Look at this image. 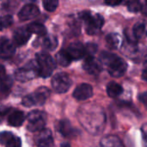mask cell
I'll use <instances>...</instances> for the list:
<instances>
[{
    "label": "cell",
    "instance_id": "cell-1",
    "mask_svg": "<svg viewBox=\"0 0 147 147\" xmlns=\"http://www.w3.org/2000/svg\"><path fill=\"white\" fill-rule=\"evenodd\" d=\"M81 123L87 130L96 134L102 130L105 123V115L101 108L87 107L81 109L79 112Z\"/></svg>",
    "mask_w": 147,
    "mask_h": 147
},
{
    "label": "cell",
    "instance_id": "cell-2",
    "mask_svg": "<svg viewBox=\"0 0 147 147\" xmlns=\"http://www.w3.org/2000/svg\"><path fill=\"white\" fill-rule=\"evenodd\" d=\"M99 61L102 66L107 68L109 75L113 78L122 77L127 69V64L123 59L109 52H102L100 54Z\"/></svg>",
    "mask_w": 147,
    "mask_h": 147
},
{
    "label": "cell",
    "instance_id": "cell-3",
    "mask_svg": "<svg viewBox=\"0 0 147 147\" xmlns=\"http://www.w3.org/2000/svg\"><path fill=\"white\" fill-rule=\"evenodd\" d=\"M35 61L38 66V76H40L42 78L50 77L56 67L55 62L52 56L45 52L38 53L36 54Z\"/></svg>",
    "mask_w": 147,
    "mask_h": 147
},
{
    "label": "cell",
    "instance_id": "cell-4",
    "mask_svg": "<svg viewBox=\"0 0 147 147\" xmlns=\"http://www.w3.org/2000/svg\"><path fill=\"white\" fill-rule=\"evenodd\" d=\"M79 17L85 22V30L89 34H97L104 24V19L101 15H93L90 11H84Z\"/></svg>",
    "mask_w": 147,
    "mask_h": 147
},
{
    "label": "cell",
    "instance_id": "cell-5",
    "mask_svg": "<svg viewBox=\"0 0 147 147\" xmlns=\"http://www.w3.org/2000/svg\"><path fill=\"white\" fill-rule=\"evenodd\" d=\"M50 96V90L47 87L38 88L33 94L28 95L22 98V103L27 108L33 106H41L43 105Z\"/></svg>",
    "mask_w": 147,
    "mask_h": 147
},
{
    "label": "cell",
    "instance_id": "cell-6",
    "mask_svg": "<svg viewBox=\"0 0 147 147\" xmlns=\"http://www.w3.org/2000/svg\"><path fill=\"white\" fill-rule=\"evenodd\" d=\"M39 75L38 66L35 60L30 61L24 67L18 69L15 73V78L17 81L25 83L34 79L36 76Z\"/></svg>",
    "mask_w": 147,
    "mask_h": 147
},
{
    "label": "cell",
    "instance_id": "cell-7",
    "mask_svg": "<svg viewBox=\"0 0 147 147\" xmlns=\"http://www.w3.org/2000/svg\"><path fill=\"white\" fill-rule=\"evenodd\" d=\"M47 116L42 111L33 110L28 115V130L30 132H38L44 128Z\"/></svg>",
    "mask_w": 147,
    "mask_h": 147
},
{
    "label": "cell",
    "instance_id": "cell-8",
    "mask_svg": "<svg viewBox=\"0 0 147 147\" xmlns=\"http://www.w3.org/2000/svg\"><path fill=\"white\" fill-rule=\"evenodd\" d=\"M71 85V80L68 74L65 72H59L53 76L52 79V86L53 90L58 93L66 92Z\"/></svg>",
    "mask_w": 147,
    "mask_h": 147
},
{
    "label": "cell",
    "instance_id": "cell-9",
    "mask_svg": "<svg viewBox=\"0 0 147 147\" xmlns=\"http://www.w3.org/2000/svg\"><path fill=\"white\" fill-rule=\"evenodd\" d=\"M83 68L90 75H98L102 69L100 61L96 60L92 55H89L85 59L83 64Z\"/></svg>",
    "mask_w": 147,
    "mask_h": 147
},
{
    "label": "cell",
    "instance_id": "cell-10",
    "mask_svg": "<svg viewBox=\"0 0 147 147\" xmlns=\"http://www.w3.org/2000/svg\"><path fill=\"white\" fill-rule=\"evenodd\" d=\"M39 133L35 136V143L38 146H53V138L52 132L49 129L42 128L38 131Z\"/></svg>",
    "mask_w": 147,
    "mask_h": 147
},
{
    "label": "cell",
    "instance_id": "cell-11",
    "mask_svg": "<svg viewBox=\"0 0 147 147\" xmlns=\"http://www.w3.org/2000/svg\"><path fill=\"white\" fill-rule=\"evenodd\" d=\"M93 96V88L89 84L78 85L73 91V97L78 101H84Z\"/></svg>",
    "mask_w": 147,
    "mask_h": 147
},
{
    "label": "cell",
    "instance_id": "cell-12",
    "mask_svg": "<svg viewBox=\"0 0 147 147\" xmlns=\"http://www.w3.org/2000/svg\"><path fill=\"white\" fill-rule=\"evenodd\" d=\"M40 13L38 7L33 3L24 5L18 13V17L21 21H28L37 16Z\"/></svg>",
    "mask_w": 147,
    "mask_h": 147
},
{
    "label": "cell",
    "instance_id": "cell-13",
    "mask_svg": "<svg viewBox=\"0 0 147 147\" xmlns=\"http://www.w3.org/2000/svg\"><path fill=\"white\" fill-rule=\"evenodd\" d=\"M0 144L7 147L21 146L22 142L20 138L15 136L10 132H1L0 133Z\"/></svg>",
    "mask_w": 147,
    "mask_h": 147
},
{
    "label": "cell",
    "instance_id": "cell-14",
    "mask_svg": "<svg viewBox=\"0 0 147 147\" xmlns=\"http://www.w3.org/2000/svg\"><path fill=\"white\" fill-rule=\"evenodd\" d=\"M67 53L71 56V59H81L84 57L85 55V48L83 46L82 43L80 42H74L71 43L68 48H67Z\"/></svg>",
    "mask_w": 147,
    "mask_h": 147
},
{
    "label": "cell",
    "instance_id": "cell-15",
    "mask_svg": "<svg viewBox=\"0 0 147 147\" xmlns=\"http://www.w3.org/2000/svg\"><path fill=\"white\" fill-rule=\"evenodd\" d=\"M30 36H31V33L28 30V28H17L14 32L13 40L16 46L20 47V46L25 45L28 41Z\"/></svg>",
    "mask_w": 147,
    "mask_h": 147
},
{
    "label": "cell",
    "instance_id": "cell-16",
    "mask_svg": "<svg viewBox=\"0 0 147 147\" xmlns=\"http://www.w3.org/2000/svg\"><path fill=\"white\" fill-rule=\"evenodd\" d=\"M15 45L8 39H3L0 42V55L3 58H9L15 53Z\"/></svg>",
    "mask_w": 147,
    "mask_h": 147
},
{
    "label": "cell",
    "instance_id": "cell-17",
    "mask_svg": "<svg viewBox=\"0 0 147 147\" xmlns=\"http://www.w3.org/2000/svg\"><path fill=\"white\" fill-rule=\"evenodd\" d=\"M25 121V115L22 111L16 110L10 114L8 122L12 127H21Z\"/></svg>",
    "mask_w": 147,
    "mask_h": 147
},
{
    "label": "cell",
    "instance_id": "cell-18",
    "mask_svg": "<svg viewBox=\"0 0 147 147\" xmlns=\"http://www.w3.org/2000/svg\"><path fill=\"white\" fill-rule=\"evenodd\" d=\"M40 46L46 50L53 51L58 46V39L54 35L45 36L40 42Z\"/></svg>",
    "mask_w": 147,
    "mask_h": 147
},
{
    "label": "cell",
    "instance_id": "cell-19",
    "mask_svg": "<svg viewBox=\"0 0 147 147\" xmlns=\"http://www.w3.org/2000/svg\"><path fill=\"white\" fill-rule=\"evenodd\" d=\"M123 92V88L121 84L116 82H110L107 85V93L109 96L112 98L118 97Z\"/></svg>",
    "mask_w": 147,
    "mask_h": 147
},
{
    "label": "cell",
    "instance_id": "cell-20",
    "mask_svg": "<svg viewBox=\"0 0 147 147\" xmlns=\"http://www.w3.org/2000/svg\"><path fill=\"white\" fill-rule=\"evenodd\" d=\"M101 146L105 147H120L123 146L124 145L118 137L115 135H109L102 140Z\"/></svg>",
    "mask_w": 147,
    "mask_h": 147
},
{
    "label": "cell",
    "instance_id": "cell-21",
    "mask_svg": "<svg viewBox=\"0 0 147 147\" xmlns=\"http://www.w3.org/2000/svg\"><path fill=\"white\" fill-rule=\"evenodd\" d=\"M28 30L31 33V34H37L39 36H44L47 34V28L46 27L39 22H33L30 23L28 26Z\"/></svg>",
    "mask_w": 147,
    "mask_h": 147
},
{
    "label": "cell",
    "instance_id": "cell-22",
    "mask_svg": "<svg viewBox=\"0 0 147 147\" xmlns=\"http://www.w3.org/2000/svg\"><path fill=\"white\" fill-rule=\"evenodd\" d=\"M56 60L61 66H68L71 62V58L66 50H60L56 54Z\"/></svg>",
    "mask_w": 147,
    "mask_h": 147
},
{
    "label": "cell",
    "instance_id": "cell-23",
    "mask_svg": "<svg viewBox=\"0 0 147 147\" xmlns=\"http://www.w3.org/2000/svg\"><path fill=\"white\" fill-rule=\"evenodd\" d=\"M58 130L65 137H71L74 133L71 125L70 124V122L68 121H65V120L61 121L59 123Z\"/></svg>",
    "mask_w": 147,
    "mask_h": 147
},
{
    "label": "cell",
    "instance_id": "cell-24",
    "mask_svg": "<svg viewBox=\"0 0 147 147\" xmlns=\"http://www.w3.org/2000/svg\"><path fill=\"white\" fill-rule=\"evenodd\" d=\"M105 41L107 43V46L110 49H115L120 45V41H121L120 35L118 34H115V33H111V34L107 35Z\"/></svg>",
    "mask_w": 147,
    "mask_h": 147
},
{
    "label": "cell",
    "instance_id": "cell-25",
    "mask_svg": "<svg viewBox=\"0 0 147 147\" xmlns=\"http://www.w3.org/2000/svg\"><path fill=\"white\" fill-rule=\"evenodd\" d=\"M13 85V78L10 76H4L0 81V90L2 93L8 94Z\"/></svg>",
    "mask_w": 147,
    "mask_h": 147
},
{
    "label": "cell",
    "instance_id": "cell-26",
    "mask_svg": "<svg viewBox=\"0 0 147 147\" xmlns=\"http://www.w3.org/2000/svg\"><path fill=\"white\" fill-rule=\"evenodd\" d=\"M133 34L136 39H141L146 34V25L142 22H138L134 26Z\"/></svg>",
    "mask_w": 147,
    "mask_h": 147
},
{
    "label": "cell",
    "instance_id": "cell-27",
    "mask_svg": "<svg viewBox=\"0 0 147 147\" xmlns=\"http://www.w3.org/2000/svg\"><path fill=\"white\" fill-rule=\"evenodd\" d=\"M13 23V17L10 15L0 16V31L9 28Z\"/></svg>",
    "mask_w": 147,
    "mask_h": 147
},
{
    "label": "cell",
    "instance_id": "cell-28",
    "mask_svg": "<svg viewBox=\"0 0 147 147\" xmlns=\"http://www.w3.org/2000/svg\"><path fill=\"white\" fill-rule=\"evenodd\" d=\"M59 5L58 0H43V7L49 12L54 11Z\"/></svg>",
    "mask_w": 147,
    "mask_h": 147
},
{
    "label": "cell",
    "instance_id": "cell-29",
    "mask_svg": "<svg viewBox=\"0 0 147 147\" xmlns=\"http://www.w3.org/2000/svg\"><path fill=\"white\" fill-rule=\"evenodd\" d=\"M127 8L131 12H139L142 9V3L140 0H133L128 3Z\"/></svg>",
    "mask_w": 147,
    "mask_h": 147
},
{
    "label": "cell",
    "instance_id": "cell-30",
    "mask_svg": "<svg viewBox=\"0 0 147 147\" xmlns=\"http://www.w3.org/2000/svg\"><path fill=\"white\" fill-rule=\"evenodd\" d=\"M84 48H85V54L88 53L89 55H92L96 51V46L94 44H90V43L88 44L87 47H85Z\"/></svg>",
    "mask_w": 147,
    "mask_h": 147
},
{
    "label": "cell",
    "instance_id": "cell-31",
    "mask_svg": "<svg viewBox=\"0 0 147 147\" xmlns=\"http://www.w3.org/2000/svg\"><path fill=\"white\" fill-rule=\"evenodd\" d=\"M123 0H104L105 3L109 5V6H115V5H119L121 3Z\"/></svg>",
    "mask_w": 147,
    "mask_h": 147
},
{
    "label": "cell",
    "instance_id": "cell-32",
    "mask_svg": "<svg viewBox=\"0 0 147 147\" xmlns=\"http://www.w3.org/2000/svg\"><path fill=\"white\" fill-rule=\"evenodd\" d=\"M5 76V68L3 65H0V81Z\"/></svg>",
    "mask_w": 147,
    "mask_h": 147
},
{
    "label": "cell",
    "instance_id": "cell-33",
    "mask_svg": "<svg viewBox=\"0 0 147 147\" xmlns=\"http://www.w3.org/2000/svg\"><path fill=\"white\" fill-rule=\"evenodd\" d=\"M140 100H141L142 102H143V103L144 104H146V92H144L143 94H141L140 96Z\"/></svg>",
    "mask_w": 147,
    "mask_h": 147
},
{
    "label": "cell",
    "instance_id": "cell-34",
    "mask_svg": "<svg viewBox=\"0 0 147 147\" xmlns=\"http://www.w3.org/2000/svg\"><path fill=\"white\" fill-rule=\"evenodd\" d=\"M142 77H143V79H144V80H146V69L143 70Z\"/></svg>",
    "mask_w": 147,
    "mask_h": 147
},
{
    "label": "cell",
    "instance_id": "cell-35",
    "mask_svg": "<svg viewBox=\"0 0 147 147\" xmlns=\"http://www.w3.org/2000/svg\"><path fill=\"white\" fill-rule=\"evenodd\" d=\"M2 120H3V117H2V114L0 113V122L2 121Z\"/></svg>",
    "mask_w": 147,
    "mask_h": 147
},
{
    "label": "cell",
    "instance_id": "cell-36",
    "mask_svg": "<svg viewBox=\"0 0 147 147\" xmlns=\"http://www.w3.org/2000/svg\"><path fill=\"white\" fill-rule=\"evenodd\" d=\"M27 1H34V0H27Z\"/></svg>",
    "mask_w": 147,
    "mask_h": 147
}]
</instances>
